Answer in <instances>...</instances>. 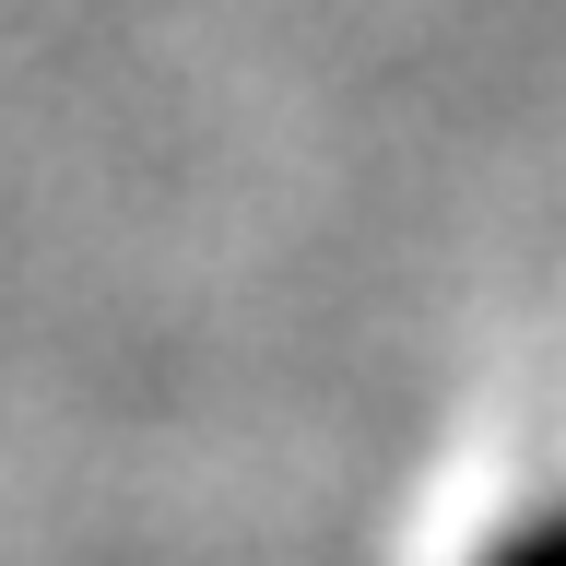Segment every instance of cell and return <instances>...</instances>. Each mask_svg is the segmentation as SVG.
<instances>
[{
  "label": "cell",
  "mask_w": 566,
  "mask_h": 566,
  "mask_svg": "<svg viewBox=\"0 0 566 566\" xmlns=\"http://www.w3.org/2000/svg\"><path fill=\"white\" fill-rule=\"evenodd\" d=\"M520 566H566V531H555V543H531V555H520Z\"/></svg>",
  "instance_id": "6da1fadb"
}]
</instances>
